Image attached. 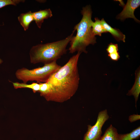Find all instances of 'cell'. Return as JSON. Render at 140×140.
Masks as SVG:
<instances>
[{
  "mask_svg": "<svg viewBox=\"0 0 140 140\" xmlns=\"http://www.w3.org/2000/svg\"><path fill=\"white\" fill-rule=\"evenodd\" d=\"M81 54L77 52L50 76L46 82L49 84L48 88L41 96L47 101L62 102L75 94L79 84L78 64Z\"/></svg>",
  "mask_w": 140,
  "mask_h": 140,
  "instance_id": "1",
  "label": "cell"
},
{
  "mask_svg": "<svg viewBox=\"0 0 140 140\" xmlns=\"http://www.w3.org/2000/svg\"><path fill=\"white\" fill-rule=\"evenodd\" d=\"M82 17L80 22L75 25L74 30L77 33L70 42L69 53L75 52L87 53L86 47L90 44L96 43V38L93 33L92 27V12L90 5L83 7L81 11Z\"/></svg>",
  "mask_w": 140,
  "mask_h": 140,
  "instance_id": "2",
  "label": "cell"
},
{
  "mask_svg": "<svg viewBox=\"0 0 140 140\" xmlns=\"http://www.w3.org/2000/svg\"><path fill=\"white\" fill-rule=\"evenodd\" d=\"M75 31L73 30L71 34L62 40L32 47L29 52L30 62L45 64L57 61L66 53L67 46Z\"/></svg>",
  "mask_w": 140,
  "mask_h": 140,
  "instance_id": "3",
  "label": "cell"
},
{
  "mask_svg": "<svg viewBox=\"0 0 140 140\" xmlns=\"http://www.w3.org/2000/svg\"><path fill=\"white\" fill-rule=\"evenodd\" d=\"M56 61L44 64L42 67L32 69L25 67L18 69L15 72L16 77L25 83L29 81H36L38 83L45 82L50 76L61 67Z\"/></svg>",
  "mask_w": 140,
  "mask_h": 140,
  "instance_id": "4",
  "label": "cell"
},
{
  "mask_svg": "<svg viewBox=\"0 0 140 140\" xmlns=\"http://www.w3.org/2000/svg\"><path fill=\"white\" fill-rule=\"evenodd\" d=\"M109 118L107 109L100 111L95 124L93 126L88 125L87 130L84 135L83 140H100L102 133V128Z\"/></svg>",
  "mask_w": 140,
  "mask_h": 140,
  "instance_id": "5",
  "label": "cell"
},
{
  "mask_svg": "<svg viewBox=\"0 0 140 140\" xmlns=\"http://www.w3.org/2000/svg\"><path fill=\"white\" fill-rule=\"evenodd\" d=\"M140 5L139 0H128L123 10L117 16V18L121 20H124L127 18H132L136 22H139V20L135 17L134 12Z\"/></svg>",
  "mask_w": 140,
  "mask_h": 140,
  "instance_id": "6",
  "label": "cell"
},
{
  "mask_svg": "<svg viewBox=\"0 0 140 140\" xmlns=\"http://www.w3.org/2000/svg\"><path fill=\"white\" fill-rule=\"evenodd\" d=\"M34 20L39 28H41L42 24L45 19L51 17L53 16L52 12L50 9L33 12Z\"/></svg>",
  "mask_w": 140,
  "mask_h": 140,
  "instance_id": "7",
  "label": "cell"
},
{
  "mask_svg": "<svg viewBox=\"0 0 140 140\" xmlns=\"http://www.w3.org/2000/svg\"><path fill=\"white\" fill-rule=\"evenodd\" d=\"M101 22L102 26L106 32L110 33L117 41H121L124 42H125V36L120 30L118 29L111 27L103 18L101 20Z\"/></svg>",
  "mask_w": 140,
  "mask_h": 140,
  "instance_id": "8",
  "label": "cell"
},
{
  "mask_svg": "<svg viewBox=\"0 0 140 140\" xmlns=\"http://www.w3.org/2000/svg\"><path fill=\"white\" fill-rule=\"evenodd\" d=\"M135 81L134 85L129 90L127 94L128 96L133 95L134 96L136 107V102L138 100L140 93V70L138 68L135 72Z\"/></svg>",
  "mask_w": 140,
  "mask_h": 140,
  "instance_id": "9",
  "label": "cell"
},
{
  "mask_svg": "<svg viewBox=\"0 0 140 140\" xmlns=\"http://www.w3.org/2000/svg\"><path fill=\"white\" fill-rule=\"evenodd\" d=\"M18 19L25 31L28 29L30 24L34 20L33 12L31 11L21 14L18 16Z\"/></svg>",
  "mask_w": 140,
  "mask_h": 140,
  "instance_id": "10",
  "label": "cell"
},
{
  "mask_svg": "<svg viewBox=\"0 0 140 140\" xmlns=\"http://www.w3.org/2000/svg\"><path fill=\"white\" fill-rule=\"evenodd\" d=\"M118 136L117 129L111 124L100 140H118Z\"/></svg>",
  "mask_w": 140,
  "mask_h": 140,
  "instance_id": "11",
  "label": "cell"
},
{
  "mask_svg": "<svg viewBox=\"0 0 140 140\" xmlns=\"http://www.w3.org/2000/svg\"><path fill=\"white\" fill-rule=\"evenodd\" d=\"M140 136V127L139 126L129 133L119 134L118 140H133L139 138Z\"/></svg>",
  "mask_w": 140,
  "mask_h": 140,
  "instance_id": "12",
  "label": "cell"
},
{
  "mask_svg": "<svg viewBox=\"0 0 140 140\" xmlns=\"http://www.w3.org/2000/svg\"><path fill=\"white\" fill-rule=\"evenodd\" d=\"M12 84L15 89L27 88L32 89L34 93L38 92L39 91L41 85L40 83L34 82L31 84H28L23 83H20L18 82H12Z\"/></svg>",
  "mask_w": 140,
  "mask_h": 140,
  "instance_id": "13",
  "label": "cell"
},
{
  "mask_svg": "<svg viewBox=\"0 0 140 140\" xmlns=\"http://www.w3.org/2000/svg\"><path fill=\"white\" fill-rule=\"evenodd\" d=\"M95 21L93 22L92 24V32L94 34L96 35L101 36L103 33H107L103 28L101 23V20L97 17L95 18Z\"/></svg>",
  "mask_w": 140,
  "mask_h": 140,
  "instance_id": "14",
  "label": "cell"
},
{
  "mask_svg": "<svg viewBox=\"0 0 140 140\" xmlns=\"http://www.w3.org/2000/svg\"><path fill=\"white\" fill-rule=\"evenodd\" d=\"M24 1L20 0H0V9L10 5L16 6L20 2Z\"/></svg>",
  "mask_w": 140,
  "mask_h": 140,
  "instance_id": "15",
  "label": "cell"
},
{
  "mask_svg": "<svg viewBox=\"0 0 140 140\" xmlns=\"http://www.w3.org/2000/svg\"><path fill=\"white\" fill-rule=\"evenodd\" d=\"M108 54L118 52V46L117 44L110 43L109 44L106 49Z\"/></svg>",
  "mask_w": 140,
  "mask_h": 140,
  "instance_id": "16",
  "label": "cell"
},
{
  "mask_svg": "<svg viewBox=\"0 0 140 140\" xmlns=\"http://www.w3.org/2000/svg\"><path fill=\"white\" fill-rule=\"evenodd\" d=\"M108 56L111 60L115 61H118L120 57L118 52L108 54Z\"/></svg>",
  "mask_w": 140,
  "mask_h": 140,
  "instance_id": "17",
  "label": "cell"
},
{
  "mask_svg": "<svg viewBox=\"0 0 140 140\" xmlns=\"http://www.w3.org/2000/svg\"><path fill=\"white\" fill-rule=\"evenodd\" d=\"M140 115L134 114L129 117V120L130 122H133L140 119Z\"/></svg>",
  "mask_w": 140,
  "mask_h": 140,
  "instance_id": "18",
  "label": "cell"
},
{
  "mask_svg": "<svg viewBox=\"0 0 140 140\" xmlns=\"http://www.w3.org/2000/svg\"><path fill=\"white\" fill-rule=\"evenodd\" d=\"M3 62L2 60L0 58V65Z\"/></svg>",
  "mask_w": 140,
  "mask_h": 140,
  "instance_id": "19",
  "label": "cell"
}]
</instances>
